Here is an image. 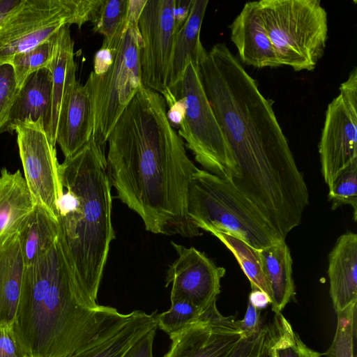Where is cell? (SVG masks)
<instances>
[{"instance_id": "33", "label": "cell", "mask_w": 357, "mask_h": 357, "mask_svg": "<svg viewBox=\"0 0 357 357\" xmlns=\"http://www.w3.org/2000/svg\"><path fill=\"white\" fill-rule=\"evenodd\" d=\"M20 91L12 66L8 63L0 65V134L7 123Z\"/></svg>"}, {"instance_id": "26", "label": "cell", "mask_w": 357, "mask_h": 357, "mask_svg": "<svg viewBox=\"0 0 357 357\" xmlns=\"http://www.w3.org/2000/svg\"><path fill=\"white\" fill-rule=\"evenodd\" d=\"M217 237L234 255L242 271L250 282L251 288H257L271 298L268 281L266 276L259 250L229 234L215 232Z\"/></svg>"}, {"instance_id": "13", "label": "cell", "mask_w": 357, "mask_h": 357, "mask_svg": "<svg viewBox=\"0 0 357 357\" xmlns=\"http://www.w3.org/2000/svg\"><path fill=\"white\" fill-rule=\"evenodd\" d=\"M177 258L169 266L166 287L172 283L171 299L185 298L204 312L216 304L220 292L224 267L218 266L203 252L193 247L186 248L172 241Z\"/></svg>"}, {"instance_id": "34", "label": "cell", "mask_w": 357, "mask_h": 357, "mask_svg": "<svg viewBox=\"0 0 357 357\" xmlns=\"http://www.w3.org/2000/svg\"><path fill=\"white\" fill-rule=\"evenodd\" d=\"M236 324L246 337L257 334L263 326L260 310L248 302L244 318L242 320H236Z\"/></svg>"}, {"instance_id": "29", "label": "cell", "mask_w": 357, "mask_h": 357, "mask_svg": "<svg viewBox=\"0 0 357 357\" xmlns=\"http://www.w3.org/2000/svg\"><path fill=\"white\" fill-rule=\"evenodd\" d=\"M128 13L129 0H98L91 20L93 32L112 38L126 24Z\"/></svg>"}, {"instance_id": "37", "label": "cell", "mask_w": 357, "mask_h": 357, "mask_svg": "<svg viewBox=\"0 0 357 357\" xmlns=\"http://www.w3.org/2000/svg\"><path fill=\"white\" fill-rule=\"evenodd\" d=\"M194 0H174V18L178 31L187 20Z\"/></svg>"}, {"instance_id": "17", "label": "cell", "mask_w": 357, "mask_h": 357, "mask_svg": "<svg viewBox=\"0 0 357 357\" xmlns=\"http://www.w3.org/2000/svg\"><path fill=\"white\" fill-rule=\"evenodd\" d=\"M330 296L336 313L357 301V234L347 231L337 240L328 257Z\"/></svg>"}, {"instance_id": "10", "label": "cell", "mask_w": 357, "mask_h": 357, "mask_svg": "<svg viewBox=\"0 0 357 357\" xmlns=\"http://www.w3.org/2000/svg\"><path fill=\"white\" fill-rule=\"evenodd\" d=\"M24 179L36 203L58 220V203L63 195L55 146L45 130L43 119H27L15 124Z\"/></svg>"}, {"instance_id": "7", "label": "cell", "mask_w": 357, "mask_h": 357, "mask_svg": "<svg viewBox=\"0 0 357 357\" xmlns=\"http://www.w3.org/2000/svg\"><path fill=\"white\" fill-rule=\"evenodd\" d=\"M187 209L199 229L231 234L257 250L283 239L248 199L206 170L198 169L190 179Z\"/></svg>"}, {"instance_id": "36", "label": "cell", "mask_w": 357, "mask_h": 357, "mask_svg": "<svg viewBox=\"0 0 357 357\" xmlns=\"http://www.w3.org/2000/svg\"><path fill=\"white\" fill-rule=\"evenodd\" d=\"M0 357H27L20 349L11 328L0 327Z\"/></svg>"}, {"instance_id": "23", "label": "cell", "mask_w": 357, "mask_h": 357, "mask_svg": "<svg viewBox=\"0 0 357 357\" xmlns=\"http://www.w3.org/2000/svg\"><path fill=\"white\" fill-rule=\"evenodd\" d=\"M208 3L207 0H194L187 20L176 35L167 87L181 79L189 62L198 66L207 52L201 43L200 31Z\"/></svg>"}, {"instance_id": "19", "label": "cell", "mask_w": 357, "mask_h": 357, "mask_svg": "<svg viewBox=\"0 0 357 357\" xmlns=\"http://www.w3.org/2000/svg\"><path fill=\"white\" fill-rule=\"evenodd\" d=\"M74 55V42L69 26L66 25L55 35L52 59L48 68L52 73V95L51 115L46 132L54 146L62 105L70 87L77 81Z\"/></svg>"}, {"instance_id": "18", "label": "cell", "mask_w": 357, "mask_h": 357, "mask_svg": "<svg viewBox=\"0 0 357 357\" xmlns=\"http://www.w3.org/2000/svg\"><path fill=\"white\" fill-rule=\"evenodd\" d=\"M35 207L20 171L11 173L3 168L0 175V246L20 232Z\"/></svg>"}, {"instance_id": "3", "label": "cell", "mask_w": 357, "mask_h": 357, "mask_svg": "<svg viewBox=\"0 0 357 357\" xmlns=\"http://www.w3.org/2000/svg\"><path fill=\"white\" fill-rule=\"evenodd\" d=\"M79 282L63 236L24 267L12 326L27 357H66L101 340L126 314L100 305Z\"/></svg>"}, {"instance_id": "21", "label": "cell", "mask_w": 357, "mask_h": 357, "mask_svg": "<svg viewBox=\"0 0 357 357\" xmlns=\"http://www.w3.org/2000/svg\"><path fill=\"white\" fill-rule=\"evenodd\" d=\"M24 261L19 234L0 246V327L13 326L20 297Z\"/></svg>"}, {"instance_id": "27", "label": "cell", "mask_w": 357, "mask_h": 357, "mask_svg": "<svg viewBox=\"0 0 357 357\" xmlns=\"http://www.w3.org/2000/svg\"><path fill=\"white\" fill-rule=\"evenodd\" d=\"M267 357H321L322 354L309 348L281 314H275L269 337Z\"/></svg>"}, {"instance_id": "14", "label": "cell", "mask_w": 357, "mask_h": 357, "mask_svg": "<svg viewBox=\"0 0 357 357\" xmlns=\"http://www.w3.org/2000/svg\"><path fill=\"white\" fill-rule=\"evenodd\" d=\"M246 337L234 317H225L214 305L205 317L172 337L163 357H231Z\"/></svg>"}, {"instance_id": "15", "label": "cell", "mask_w": 357, "mask_h": 357, "mask_svg": "<svg viewBox=\"0 0 357 357\" xmlns=\"http://www.w3.org/2000/svg\"><path fill=\"white\" fill-rule=\"evenodd\" d=\"M229 28L231 40L244 63L259 68L281 66L264 25L257 1L246 3Z\"/></svg>"}, {"instance_id": "20", "label": "cell", "mask_w": 357, "mask_h": 357, "mask_svg": "<svg viewBox=\"0 0 357 357\" xmlns=\"http://www.w3.org/2000/svg\"><path fill=\"white\" fill-rule=\"evenodd\" d=\"M157 312L134 310L93 345L66 357H124L131 347L149 330L157 326Z\"/></svg>"}, {"instance_id": "32", "label": "cell", "mask_w": 357, "mask_h": 357, "mask_svg": "<svg viewBox=\"0 0 357 357\" xmlns=\"http://www.w3.org/2000/svg\"><path fill=\"white\" fill-rule=\"evenodd\" d=\"M356 304L337 313L336 332L333 342L326 352L328 357H354V336Z\"/></svg>"}, {"instance_id": "24", "label": "cell", "mask_w": 357, "mask_h": 357, "mask_svg": "<svg viewBox=\"0 0 357 357\" xmlns=\"http://www.w3.org/2000/svg\"><path fill=\"white\" fill-rule=\"evenodd\" d=\"M259 253L271 289L272 310L281 313L295 294L290 250L282 239L259 250Z\"/></svg>"}, {"instance_id": "35", "label": "cell", "mask_w": 357, "mask_h": 357, "mask_svg": "<svg viewBox=\"0 0 357 357\" xmlns=\"http://www.w3.org/2000/svg\"><path fill=\"white\" fill-rule=\"evenodd\" d=\"M157 326L144 334L128 351L124 357H153V345Z\"/></svg>"}, {"instance_id": "11", "label": "cell", "mask_w": 357, "mask_h": 357, "mask_svg": "<svg viewBox=\"0 0 357 357\" xmlns=\"http://www.w3.org/2000/svg\"><path fill=\"white\" fill-rule=\"evenodd\" d=\"M137 26L141 37L142 84L163 96L177 33L174 0H146Z\"/></svg>"}, {"instance_id": "30", "label": "cell", "mask_w": 357, "mask_h": 357, "mask_svg": "<svg viewBox=\"0 0 357 357\" xmlns=\"http://www.w3.org/2000/svg\"><path fill=\"white\" fill-rule=\"evenodd\" d=\"M55 35L33 48L16 54L8 63L13 68L20 89L31 74L49 68L54 52Z\"/></svg>"}, {"instance_id": "39", "label": "cell", "mask_w": 357, "mask_h": 357, "mask_svg": "<svg viewBox=\"0 0 357 357\" xmlns=\"http://www.w3.org/2000/svg\"><path fill=\"white\" fill-rule=\"evenodd\" d=\"M23 0H0V24L14 11Z\"/></svg>"}, {"instance_id": "6", "label": "cell", "mask_w": 357, "mask_h": 357, "mask_svg": "<svg viewBox=\"0 0 357 357\" xmlns=\"http://www.w3.org/2000/svg\"><path fill=\"white\" fill-rule=\"evenodd\" d=\"M172 125L206 171L231 183L236 164L204 92L198 66L189 62L181 79L162 96Z\"/></svg>"}, {"instance_id": "2", "label": "cell", "mask_w": 357, "mask_h": 357, "mask_svg": "<svg viewBox=\"0 0 357 357\" xmlns=\"http://www.w3.org/2000/svg\"><path fill=\"white\" fill-rule=\"evenodd\" d=\"M107 142L111 185L145 229L167 236L201 235L187 209L190 181L198 168L168 119L163 96L142 85Z\"/></svg>"}, {"instance_id": "8", "label": "cell", "mask_w": 357, "mask_h": 357, "mask_svg": "<svg viewBox=\"0 0 357 357\" xmlns=\"http://www.w3.org/2000/svg\"><path fill=\"white\" fill-rule=\"evenodd\" d=\"M264 25L281 66L312 71L328 38L325 8L317 0L257 1Z\"/></svg>"}, {"instance_id": "22", "label": "cell", "mask_w": 357, "mask_h": 357, "mask_svg": "<svg viewBox=\"0 0 357 357\" xmlns=\"http://www.w3.org/2000/svg\"><path fill=\"white\" fill-rule=\"evenodd\" d=\"M52 73L43 68L31 74L20 89L3 130L10 132L18 122L30 119H43L46 131L51 115L52 95Z\"/></svg>"}, {"instance_id": "9", "label": "cell", "mask_w": 357, "mask_h": 357, "mask_svg": "<svg viewBox=\"0 0 357 357\" xmlns=\"http://www.w3.org/2000/svg\"><path fill=\"white\" fill-rule=\"evenodd\" d=\"M98 0H23L0 24V65L54 36L91 21Z\"/></svg>"}, {"instance_id": "12", "label": "cell", "mask_w": 357, "mask_h": 357, "mask_svg": "<svg viewBox=\"0 0 357 357\" xmlns=\"http://www.w3.org/2000/svg\"><path fill=\"white\" fill-rule=\"evenodd\" d=\"M321 173L331 188L335 178L357 159V87L340 86L328 105L319 144Z\"/></svg>"}, {"instance_id": "31", "label": "cell", "mask_w": 357, "mask_h": 357, "mask_svg": "<svg viewBox=\"0 0 357 357\" xmlns=\"http://www.w3.org/2000/svg\"><path fill=\"white\" fill-rule=\"evenodd\" d=\"M332 209L349 205L353 208L354 220H357V159L335 178L328 192Z\"/></svg>"}, {"instance_id": "5", "label": "cell", "mask_w": 357, "mask_h": 357, "mask_svg": "<svg viewBox=\"0 0 357 357\" xmlns=\"http://www.w3.org/2000/svg\"><path fill=\"white\" fill-rule=\"evenodd\" d=\"M146 0H129L124 26L103 38L93 59V70L84 84L93 114L95 140L105 146L119 118L142 85L139 61L141 37L137 20Z\"/></svg>"}, {"instance_id": "4", "label": "cell", "mask_w": 357, "mask_h": 357, "mask_svg": "<svg viewBox=\"0 0 357 357\" xmlns=\"http://www.w3.org/2000/svg\"><path fill=\"white\" fill-rule=\"evenodd\" d=\"M105 146L95 139L60 164L63 195L59 218L66 250L77 279L98 297L111 241V181Z\"/></svg>"}, {"instance_id": "28", "label": "cell", "mask_w": 357, "mask_h": 357, "mask_svg": "<svg viewBox=\"0 0 357 357\" xmlns=\"http://www.w3.org/2000/svg\"><path fill=\"white\" fill-rule=\"evenodd\" d=\"M208 310L204 312L185 298L171 299L170 308L157 314V326L172 339L190 325L203 319Z\"/></svg>"}, {"instance_id": "16", "label": "cell", "mask_w": 357, "mask_h": 357, "mask_svg": "<svg viewBox=\"0 0 357 357\" xmlns=\"http://www.w3.org/2000/svg\"><path fill=\"white\" fill-rule=\"evenodd\" d=\"M93 114L84 85L76 81L63 101L59 114L56 144L66 158L74 155L93 138Z\"/></svg>"}, {"instance_id": "38", "label": "cell", "mask_w": 357, "mask_h": 357, "mask_svg": "<svg viewBox=\"0 0 357 357\" xmlns=\"http://www.w3.org/2000/svg\"><path fill=\"white\" fill-rule=\"evenodd\" d=\"M248 302L259 310H261L271 303V298L265 292L257 288H252Z\"/></svg>"}, {"instance_id": "1", "label": "cell", "mask_w": 357, "mask_h": 357, "mask_svg": "<svg viewBox=\"0 0 357 357\" xmlns=\"http://www.w3.org/2000/svg\"><path fill=\"white\" fill-rule=\"evenodd\" d=\"M198 70L236 164L238 174L230 184L285 238L301 224L309 193L273 102L224 43L206 52Z\"/></svg>"}, {"instance_id": "25", "label": "cell", "mask_w": 357, "mask_h": 357, "mask_svg": "<svg viewBox=\"0 0 357 357\" xmlns=\"http://www.w3.org/2000/svg\"><path fill=\"white\" fill-rule=\"evenodd\" d=\"M60 232L57 220L36 205L34 211L19 233L25 266L36 262L47 253Z\"/></svg>"}]
</instances>
